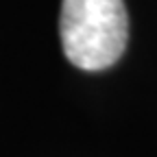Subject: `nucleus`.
Instances as JSON below:
<instances>
[{
	"mask_svg": "<svg viewBox=\"0 0 157 157\" xmlns=\"http://www.w3.org/2000/svg\"><path fill=\"white\" fill-rule=\"evenodd\" d=\"M59 35L76 68L96 72L113 66L129 39L124 0H61Z\"/></svg>",
	"mask_w": 157,
	"mask_h": 157,
	"instance_id": "f257e3e1",
	"label": "nucleus"
}]
</instances>
